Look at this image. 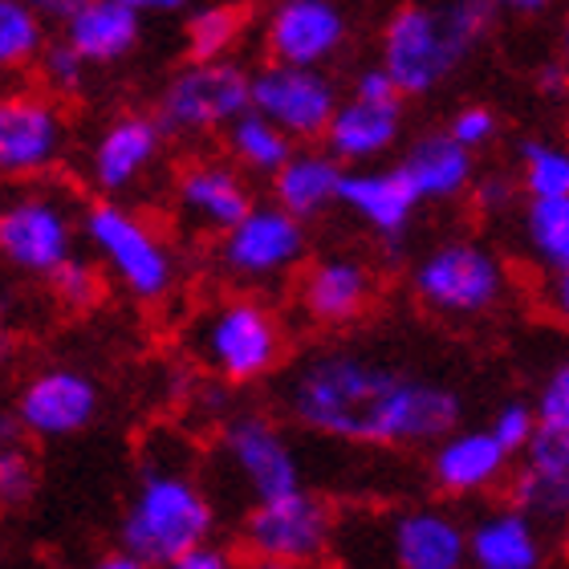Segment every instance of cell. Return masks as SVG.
Here are the masks:
<instances>
[{
  "instance_id": "obj_34",
  "label": "cell",
  "mask_w": 569,
  "mask_h": 569,
  "mask_svg": "<svg viewBox=\"0 0 569 569\" xmlns=\"http://www.w3.org/2000/svg\"><path fill=\"white\" fill-rule=\"evenodd\" d=\"M46 281L66 309H94L102 301V269L94 261L78 257V252H73L70 261H61Z\"/></svg>"
},
{
  "instance_id": "obj_30",
  "label": "cell",
  "mask_w": 569,
  "mask_h": 569,
  "mask_svg": "<svg viewBox=\"0 0 569 569\" xmlns=\"http://www.w3.org/2000/svg\"><path fill=\"white\" fill-rule=\"evenodd\" d=\"M249 29V12L240 4H200L183 24L188 61H224L237 53Z\"/></svg>"
},
{
  "instance_id": "obj_41",
  "label": "cell",
  "mask_w": 569,
  "mask_h": 569,
  "mask_svg": "<svg viewBox=\"0 0 569 569\" xmlns=\"http://www.w3.org/2000/svg\"><path fill=\"white\" fill-rule=\"evenodd\" d=\"M350 94L367 98V102H403V90L395 86V78L387 73V66H382V61H370V66H362V70L355 73Z\"/></svg>"
},
{
  "instance_id": "obj_15",
  "label": "cell",
  "mask_w": 569,
  "mask_h": 569,
  "mask_svg": "<svg viewBox=\"0 0 569 569\" xmlns=\"http://www.w3.org/2000/svg\"><path fill=\"white\" fill-rule=\"evenodd\" d=\"M171 134L163 122L147 114V110H122L94 134L90 151H86V183L98 196L122 200L134 191L142 179L151 176L154 163L163 159V147Z\"/></svg>"
},
{
  "instance_id": "obj_42",
  "label": "cell",
  "mask_w": 569,
  "mask_h": 569,
  "mask_svg": "<svg viewBox=\"0 0 569 569\" xmlns=\"http://www.w3.org/2000/svg\"><path fill=\"white\" fill-rule=\"evenodd\" d=\"M163 569H240V566H237V558H232L224 546H212V541H203V546H196V549H188V553L171 558Z\"/></svg>"
},
{
  "instance_id": "obj_28",
  "label": "cell",
  "mask_w": 569,
  "mask_h": 569,
  "mask_svg": "<svg viewBox=\"0 0 569 569\" xmlns=\"http://www.w3.org/2000/svg\"><path fill=\"white\" fill-rule=\"evenodd\" d=\"M521 240L541 273H569V196L525 203Z\"/></svg>"
},
{
  "instance_id": "obj_18",
  "label": "cell",
  "mask_w": 569,
  "mask_h": 569,
  "mask_svg": "<svg viewBox=\"0 0 569 569\" xmlns=\"http://www.w3.org/2000/svg\"><path fill=\"white\" fill-rule=\"evenodd\" d=\"M375 293H379L375 269L355 252L318 257L301 264V277H297V309L306 313L309 326H321V330L355 326L375 306Z\"/></svg>"
},
{
  "instance_id": "obj_23",
  "label": "cell",
  "mask_w": 569,
  "mask_h": 569,
  "mask_svg": "<svg viewBox=\"0 0 569 569\" xmlns=\"http://www.w3.org/2000/svg\"><path fill=\"white\" fill-rule=\"evenodd\" d=\"M403 139V102H367L346 94L333 110L321 147L342 167L382 163Z\"/></svg>"
},
{
  "instance_id": "obj_14",
  "label": "cell",
  "mask_w": 569,
  "mask_h": 569,
  "mask_svg": "<svg viewBox=\"0 0 569 569\" xmlns=\"http://www.w3.org/2000/svg\"><path fill=\"white\" fill-rule=\"evenodd\" d=\"M338 102H342V90L326 73V66L264 61L252 73V110H261L264 119H273L297 142H318Z\"/></svg>"
},
{
  "instance_id": "obj_48",
  "label": "cell",
  "mask_w": 569,
  "mask_h": 569,
  "mask_svg": "<svg viewBox=\"0 0 569 569\" xmlns=\"http://www.w3.org/2000/svg\"><path fill=\"white\" fill-rule=\"evenodd\" d=\"M90 569H151L142 558H134L131 549H119V553H107V558H98Z\"/></svg>"
},
{
  "instance_id": "obj_4",
  "label": "cell",
  "mask_w": 569,
  "mask_h": 569,
  "mask_svg": "<svg viewBox=\"0 0 569 569\" xmlns=\"http://www.w3.org/2000/svg\"><path fill=\"white\" fill-rule=\"evenodd\" d=\"M342 569H468V525L448 505H399L338 521Z\"/></svg>"
},
{
  "instance_id": "obj_51",
  "label": "cell",
  "mask_w": 569,
  "mask_h": 569,
  "mask_svg": "<svg viewBox=\"0 0 569 569\" xmlns=\"http://www.w3.org/2000/svg\"><path fill=\"white\" fill-rule=\"evenodd\" d=\"M558 58L569 66V9H566V17H561V29H558Z\"/></svg>"
},
{
  "instance_id": "obj_10",
  "label": "cell",
  "mask_w": 569,
  "mask_h": 569,
  "mask_svg": "<svg viewBox=\"0 0 569 569\" xmlns=\"http://www.w3.org/2000/svg\"><path fill=\"white\" fill-rule=\"evenodd\" d=\"M82 216L53 188H24L0 203V261L17 273L49 277L78 252Z\"/></svg>"
},
{
  "instance_id": "obj_40",
  "label": "cell",
  "mask_w": 569,
  "mask_h": 569,
  "mask_svg": "<svg viewBox=\"0 0 569 569\" xmlns=\"http://www.w3.org/2000/svg\"><path fill=\"white\" fill-rule=\"evenodd\" d=\"M472 203L476 212L485 216H505L517 203V196H525L521 183H517V176H505V171H488V176H476L472 183Z\"/></svg>"
},
{
  "instance_id": "obj_20",
  "label": "cell",
  "mask_w": 569,
  "mask_h": 569,
  "mask_svg": "<svg viewBox=\"0 0 569 569\" xmlns=\"http://www.w3.org/2000/svg\"><path fill=\"white\" fill-rule=\"evenodd\" d=\"M512 451L500 448V439L488 427H472V431H448L443 439L431 443V485L451 500H472L485 497L492 488L509 480Z\"/></svg>"
},
{
  "instance_id": "obj_39",
  "label": "cell",
  "mask_w": 569,
  "mask_h": 569,
  "mask_svg": "<svg viewBox=\"0 0 569 569\" xmlns=\"http://www.w3.org/2000/svg\"><path fill=\"white\" fill-rule=\"evenodd\" d=\"M533 411H537V423L569 427V358H561L558 367H549V375L537 387Z\"/></svg>"
},
{
  "instance_id": "obj_32",
  "label": "cell",
  "mask_w": 569,
  "mask_h": 569,
  "mask_svg": "<svg viewBox=\"0 0 569 569\" xmlns=\"http://www.w3.org/2000/svg\"><path fill=\"white\" fill-rule=\"evenodd\" d=\"M509 500L517 509L529 512L549 537L569 529V480H561V476L521 468V476H517L509 488Z\"/></svg>"
},
{
  "instance_id": "obj_3",
  "label": "cell",
  "mask_w": 569,
  "mask_h": 569,
  "mask_svg": "<svg viewBox=\"0 0 569 569\" xmlns=\"http://www.w3.org/2000/svg\"><path fill=\"white\" fill-rule=\"evenodd\" d=\"M492 0H407L379 33V61L403 98L436 94L497 29Z\"/></svg>"
},
{
  "instance_id": "obj_45",
  "label": "cell",
  "mask_w": 569,
  "mask_h": 569,
  "mask_svg": "<svg viewBox=\"0 0 569 569\" xmlns=\"http://www.w3.org/2000/svg\"><path fill=\"white\" fill-rule=\"evenodd\" d=\"M29 4H33V9L41 12V17H46L49 24H66L73 17V12L86 9L90 0H29Z\"/></svg>"
},
{
  "instance_id": "obj_12",
  "label": "cell",
  "mask_w": 569,
  "mask_h": 569,
  "mask_svg": "<svg viewBox=\"0 0 569 569\" xmlns=\"http://www.w3.org/2000/svg\"><path fill=\"white\" fill-rule=\"evenodd\" d=\"M338 517L321 497L297 488L273 500H257L244 521H240V546L249 558L297 561V566H318L333 553Z\"/></svg>"
},
{
  "instance_id": "obj_27",
  "label": "cell",
  "mask_w": 569,
  "mask_h": 569,
  "mask_svg": "<svg viewBox=\"0 0 569 569\" xmlns=\"http://www.w3.org/2000/svg\"><path fill=\"white\" fill-rule=\"evenodd\" d=\"M224 147H228V159L244 171V176H257V179H273L284 163H289V154L297 151V139L289 131H281L273 119H264L261 110H244L237 119L228 122L224 131Z\"/></svg>"
},
{
  "instance_id": "obj_11",
  "label": "cell",
  "mask_w": 569,
  "mask_h": 569,
  "mask_svg": "<svg viewBox=\"0 0 569 569\" xmlns=\"http://www.w3.org/2000/svg\"><path fill=\"white\" fill-rule=\"evenodd\" d=\"M70 154V119L46 90H0V179L37 183Z\"/></svg>"
},
{
  "instance_id": "obj_38",
  "label": "cell",
  "mask_w": 569,
  "mask_h": 569,
  "mask_svg": "<svg viewBox=\"0 0 569 569\" xmlns=\"http://www.w3.org/2000/svg\"><path fill=\"white\" fill-rule=\"evenodd\" d=\"M448 131H451V139H460L468 151H485V147L497 142L500 119H497V110L485 107V102H468V107H460L451 114Z\"/></svg>"
},
{
  "instance_id": "obj_35",
  "label": "cell",
  "mask_w": 569,
  "mask_h": 569,
  "mask_svg": "<svg viewBox=\"0 0 569 569\" xmlns=\"http://www.w3.org/2000/svg\"><path fill=\"white\" fill-rule=\"evenodd\" d=\"M37 492V463L21 443L0 448V509H21Z\"/></svg>"
},
{
  "instance_id": "obj_46",
  "label": "cell",
  "mask_w": 569,
  "mask_h": 569,
  "mask_svg": "<svg viewBox=\"0 0 569 569\" xmlns=\"http://www.w3.org/2000/svg\"><path fill=\"white\" fill-rule=\"evenodd\" d=\"M558 4V0H492L497 12H509V17H541Z\"/></svg>"
},
{
  "instance_id": "obj_31",
  "label": "cell",
  "mask_w": 569,
  "mask_h": 569,
  "mask_svg": "<svg viewBox=\"0 0 569 569\" xmlns=\"http://www.w3.org/2000/svg\"><path fill=\"white\" fill-rule=\"evenodd\" d=\"M517 183L525 200L569 196V147L549 139H525L517 147Z\"/></svg>"
},
{
  "instance_id": "obj_7",
  "label": "cell",
  "mask_w": 569,
  "mask_h": 569,
  "mask_svg": "<svg viewBox=\"0 0 569 569\" xmlns=\"http://www.w3.org/2000/svg\"><path fill=\"white\" fill-rule=\"evenodd\" d=\"M411 293L436 318L472 321L509 297V269L488 244L456 237L427 249L411 264Z\"/></svg>"
},
{
  "instance_id": "obj_8",
  "label": "cell",
  "mask_w": 569,
  "mask_h": 569,
  "mask_svg": "<svg viewBox=\"0 0 569 569\" xmlns=\"http://www.w3.org/2000/svg\"><path fill=\"white\" fill-rule=\"evenodd\" d=\"M309 232L306 220L284 212L281 203H252L224 237H216V264L228 281L244 289L281 284L306 264Z\"/></svg>"
},
{
  "instance_id": "obj_19",
  "label": "cell",
  "mask_w": 569,
  "mask_h": 569,
  "mask_svg": "<svg viewBox=\"0 0 569 569\" xmlns=\"http://www.w3.org/2000/svg\"><path fill=\"white\" fill-rule=\"evenodd\" d=\"M102 395L98 382L86 370L73 367H49L37 370L17 395V419H21L24 436L37 439H66L78 436L98 419Z\"/></svg>"
},
{
  "instance_id": "obj_49",
  "label": "cell",
  "mask_w": 569,
  "mask_h": 569,
  "mask_svg": "<svg viewBox=\"0 0 569 569\" xmlns=\"http://www.w3.org/2000/svg\"><path fill=\"white\" fill-rule=\"evenodd\" d=\"M24 439V427L17 419V411H0V448L4 443H21Z\"/></svg>"
},
{
  "instance_id": "obj_24",
  "label": "cell",
  "mask_w": 569,
  "mask_h": 569,
  "mask_svg": "<svg viewBox=\"0 0 569 569\" xmlns=\"http://www.w3.org/2000/svg\"><path fill=\"white\" fill-rule=\"evenodd\" d=\"M403 176L411 179V188L423 203H451L468 196L476 183V151H468L460 139H451V131H423L419 139L407 142Z\"/></svg>"
},
{
  "instance_id": "obj_13",
  "label": "cell",
  "mask_w": 569,
  "mask_h": 569,
  "mask_svg": "<svg viewBox=\"0 0 569 569\" xmlns=\"http://www.w3.org/2000/svg\"><path fill=\"white\" fill-rule=\"evenodd\" d=\"M220 451L232 480L244 488V497L273 500L297 492L301 485V460L281 427L261 411H240L220 427Z\"/></svg>"
},
{
  "instance_id": "obj_9",
  "label": "cell",
  "mask_w": 569,
  "mask_h": 569,
  "mask_svg": "<svg viewBox=\"0 0 569 569\" xmlns=\"http://www.w3.org/2000/svg\"><path fill=\"white\" fill-rule=\"evenodd\" d=\"M252 107V70L237 58L183 61L159 90L154 119L171 139H200L224 131L228 122Z\"/></svg>"
},
{
  "instance_id": "obj_22",
  "label": "cell",
  "mask_w": 569,
  "mask_h": 569,
  "mask_svg": "<svg viewBox=\"0 0 569 569\" xmlns=\"http://www.w3.org/2000/svg\"><path fill=\"white\" fill-rule=\"evenodd\" d=\"M549 533L512 500L488 505L468 525V569H546Z\"/></svg>"
},
{
  "instance_id": "obj_21",
  "label": "cell",
  "mask_w": 569,
  "mask_h": 569,
  "mask_svg": "<svg viewBox=\"0 0 569 569\" xmlns=\"http://www.w3.org/2000/svg\"><path fill=\"white\" fill-rule=\"evenodd\" d=\"M419 196L411 188V179L403 176L399 163H367V167H346L342 176V196L338 208L355 216L358 224L370 228L379 240L395 244L407 237V228L416 224Z\"/></svg>"
},
{
  "instance_id": "obj_25",
  "label": "cell",
  "mask_w": 569,
  "mask_h": 569,
  "mask_svg": "<svg viewBox=\"0 0 569 569\" xmlns=\"http://www.w3.org/2000/svg\"><path fill=\"white\" fill-rule=\"evenodd\" d=\"M342 176H346V167L338 163L326 147L297 142V151L289 154V163L269 179V188H273V203H281L284 212H293L297 220L309 224V220H318V216L338 208Z\"/></svg>"
},
{
  "instance_id": "obj_2",
  "label": "cell",
  "mask_w": 569,
  "mask_h": 569,
  "mask_svg": "<svg viewBox=\"0 0 569 569\" xmlns=\"http://www.w3.org/2000/svg\"><path fill=\"white\" fill-rule=\"evenodd\" d=\"M196 456L176 431H154L142 448L139 476L119 525L122 549L163 569L171 558L212 541L216 505L196 476Z\"/></svg>"
},
{
  "instance_id": "obj_29",
  "label": "cell",
  "mask_w": 569,
  "mask_h": 569,
  "mask_svg": "<svg viewBox=\"0 0 569 569\" xmlns=\"http://www.w3.org/2000/svg\"><path fill=\"white\" fill-rule=\"evenodd\" d=\"M49 46V21L29 0H0V78L33 70Z\"/></svg>"
},
{
  "instance_id": "obj_43",
  "label": "cell",
  "mask_w": 569,
  "mask_h": 569,
  "mask_svg": "<svg viewBox=\"0 0 569 569\" xmlns=\"http://www.w3.org/2000/svg\"><path fill=\"white\" fill-rule=\"evenodd\" d=\"M533 86L537 94L549 98V102H561V98H569V66L561 58L553 61H541L533 73Z\"/></svg>"
},
{
  "instance_id": "obj_26",
  "label": "cell",
  "mask_w": 569,
  "mask_h": 569,
  "mask_svg": "<svg viewBox=\"0 0 569 569\" xmlns=\"http://www.w3.org/2000/svg\"><path fill=\"white\" fill-rule=\"evenodd\" d=\"M61 37L82 53L90 66H119L142 46V12L122 0H90L70 21L61 24Z\"/></svg>"
},
{
  "instance_id": "obj_47",
  "label": "cell",
  "mask_w": 569,
  "mask_h": 569,
  "mask_svg": "<svg viewBox=\"0 0 569 569\" xmlns=\"http://www.w3.org/2000/svg\"><path fill=\"white\" fill-rule=\"evenodd\" d=\"M122 4H131V9H139L142 17H171V12L191 9L196 0H122Z\"/></svg>"
},
{
  "instance_id": "obj_6",
  "label": "cell",
  "mask_w": 569,
  "mask_h": 569,
  "mask_svg": "<svg viewBox=\"0 0 569 569\" xmlns=\"http://www.w3.org/2000/svg\"><path fill=\"white\" fill-rule=\"evenodd\" d=\"M82 240L90 244L94 261L102 264V273H110V281L127 297H134L142 306L171 297L179 281L176 249L134 208L110 200V196H98L82 212Z\"/></svg>"
},
{
  "instance_id": "obj_44",
  "label": "cell",
  "mask_w": 569,
  "mask_h": 569,
  "mask_svg": "<svg viewBox=\"0 0 569 569\" xmlns=\"http://www.w3.org/2000/svg\"><path fill=\"white\" fill-rule=\"evenodd\" d=\"M541 309L569 330V273H546L541 284Z\"/></svg>"
},
{
  "instance_id": "obj_17",
  "label": "cell",
  "mask_w": 569,
  "mask_h": 569,
  "mask_svg": "<svg viewBox=\"0 0 569 569\" xmlns=\"http://www.w3.org/2000/svg\"><path fill=\"white\" fill-rule=\"evenodd\" d=\"M269 61L330 66L350 41V17L338 0H277L261 24Z\"/></svg>"
},
{
  "instance_id": "obj_5",
  "label": "cell",
  "mask_w": 569,
  "mask_h": 569,
  "mask_svg": "<svg viewBox=\"0 0 569 569\" xmlns=\"http://www.w3.org/2000/svg\"><path fill=\"white\" fill-rule=\"evenodd\" d=\"M188 350L212 379L252 387L281 367L289 342L273 306L252 293H232L191 318Z\"/></svg>"
},
{
  "instance_id": "obj_36",
  "label": "cell",
  "mask_w": 569,
  "mask_h": 569,
  "mask_svg": "<svg viewBox=\"0 0 569 569\" xmlns=\"http://www.w3.org/2000/svg\"><path fill=\"white\" fill-rule=\"evenodd\" d=\"M521 460H525V468H533V472L569 480V427L537 423L529 448L521 451Z\"/></svg>"
},
{
  "instance_id": "obj_33",
  "label": "cell",
  "mask_w": 569,
  "mask_h": 569,
  "mask_svg": "<svg viewBox=\"0 0 569 569\" xmlns=\"http://www.w3.org/2000/svg\"><path fill=\"white\" fill-rule=\"evenodd\" d=\"M37 78H41V86H46V94H53V98H78L86 90V82H90V61L78 53V49L66 41V37H49V46L41 49V58H37Z\"/></svg>"
},
{
  "instance_id": "obj_50",
  "label": "cell",
  "mask_w": 569,
  "mask_h": 569,
  "mask_svg": "<svg viewBox=\"0 0 569 569\" xmlns=\"http://www.w3.org/2000/svg\"><path fill=\"white\" fill-rule=\"evenodd\" d=\"M240 569H309V566H297V561H273V558H249Z\"/></svg>"
},
{
  "instance_id": "obj_1",
  "label": "cell",
  "mask_w": 569,
  "mask_h": 569,
  "mask_svg": "<svg viewBox=\"0 0 569 569\" xmlns=\"http://www.w3.org/2000/svg\"><path fill=\"white\" fill-rule=\"evenodd\" d=\"M281 403L297 427L362 448H431L456 431L463 416L451 387L355 346H330L301 358L284 379Z\"/></svg>"
},
{
  "instance_id": "obj_37",
  "label": "cell",
  "mask_w": 569,
  "mask_h": 569,
  "mask_svg": "<svg viewBox=\"0 0 569 569\" xmlns=\"http://www.w3.org/2000/svg\"><path fill=\"white\" fill-rule=\"evenodd\" d=\"M488 431L500 439V448L512 451V456H521L529 448V439L537 431V411L533 403H525V399H509V403H500L488 419Z\"/></svg>"
},
{
  "instance_id": "obj_16",
  "label": "cell",
  "mask_w": 569,
  "mask_h": 569,
  "mask_svg": "<svg viewBox=\"0 0 569 569\" xmlns=\"http://www.w3.org/2000/svg\"><path fill=\"white\" fill-rule=\"evenodd\" d=\"M171 203H176V220L183 232L224 237L257 203V196H252L249 176L232 159H191L176 171Z\"/></svg>"
}]
</instances>
